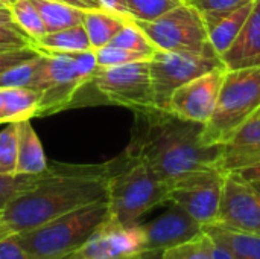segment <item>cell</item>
<instances>
[{"label": "cell", "mask_w": 260, "mask_h": 259, "mask_svg": "<svg viewBox=\"0 0 260 259\" xmlns=\"http://www.w3.org/2000/svg\"><path fill=\"white\" fill-rule=\"evenodd\" d=\"M203 125L155 107L134 111L126 151L140 157L168 186L207 169H222V145L201 140Z\"/></svg>", "instance_id": "cell-1"}, {"label": "cell", "mask_w": 260, "mask_h": 259, "mask_svg": "<svg viewBox=\"0 0 260 259\" xmlns=\"http://www.w3.org/2000/svg\"><path fill=\"white\" fill-rule=\"evenodd\" d=\"M110 162L101 165L53 163L38 183L0 211V229L20 234L64 214L107 200Z\"/></svg>", "instance_id": "cell-2"}, {"label": "cell", "mask_w": 260, "mask_h": 259, "mask_svg": "<svg viewBox=\"0 0 260 259\" xmlns=\"http://www.w3.org/2000/svg\"><path fill=\"white\" fill-rule=\"evenodd\" d=\"M169 186L145 160L123 151L110 162L107 185L108 215L122 224L139 223L140 217L168 203Z\"/></svg>", "instance_id": "cell-3"}, {"label": "cell", "mask_w": 260, "mask_h": 259, "mask_svg": "<svg viewBox=\"0 0 260 259\" xmlns=\"http://www.w3.org/2000/svg\"><path fill=\"white\" fill-rule=\"evenodd\" d=\"M259 113L260 67L225 70L215 111L203 125V143H229Z\"/></svg>", "instance_id": "cell-4"}, {"label": "cell", "mask_w": 260, "mask_h": 259, "mask_svg": "<svg viewBox=\"0 0 260 259\" xmlns=\"http://www.w3.org/2000/svg\"><path fill=\"white\" fill-rule=\"evenodd\" d=\"M107 214V200L96 202L15 234V238L32 259H64L93 234Z\"/></svg>", "instance_id": "cell-5"}, {"label": "cell", "mask_w": 260, "mask_h": 259, "mask_svg": "<svg viewBox=\"0 0 260 259\" xmlns=\"http://www.w3.org/2000/svg\"><path fill=\"white\" fill-rule=\"evenodd\" d=\"M136 23L157 50L216 55L209 43L203 14L187 2L172 8L152 21Z\"/></svg>", "instance_id": "cell-6"}, {"label": "cell", "mask_w": 260, "mask_h": 259, "mask_svg": "<svg viewBox=\"0 0 260 259\" xmlns=\"http://www.w3.org/2000/svg\"><path fill=\"white\" fill-rule=\"evenodd\" d=\"M87 85H93L107 102L133 111L154 107L149 60L111 67L98 66Z\"/></svg>", "instance_id": "cell-7"}, {"label": "cell", "mask_w": 260, "mask_h": 259, "mask_svg": "<svg viewBox=\"0 0 260 259\" xmlns=\"http://www.w3.org/2000/svg\"><path fill=\"white\" fill-rule=\"evenodd\" d=\"M224 67L218 55L157 50L149 60L154 107L168 111L172 93L186 82Z\"/></svg>", "instance_id": "cell-8"}, {"label": "cell", "mask_w": 260, "mask_h": 259, "mask_svg": "<svg viewBox=\"0 0 260 259\" xmlns=\"http://www.w3.org/2000/svg\"><path fill=\"white\" fill-rule=\"evenodd\" d=\"M146 235L143 224H122L108 214L93 234L64 259L145 258Z\"/></svg>", "instance_id": "cell-9"}, {"label": "cell", "mask_w": 260, "mask_h": 259, "mask_svg": "<svg viewBox=\"0 0 260 259\" xmlns=\"http://www.w3.org/2000/svg\"><path fill=\"white\" fill-rule=\"evenodd\" d=\"M225 174L207 169L189 176L169 186L168 203L175 205L195 218L203 227L218 221Z\"/></svg>", "instance_id": "cell-10"}, {"label": "cell", "mask_w": 260, "mask_h": 259, "mask_svg": "<svg viewBox=\"0 0 260 259\" xmlns=\"http://www.w3.org/2000/svg\"><path fill=\"white\" fill-rule=\"evenodd\" d=\"M44 56L43 72L35 87L40 92L37 116H47L69 108L76 93L87 85L72 53H44Z\"/></svg>", "instance_id": "cell-11"}, {"label": "cell", "mask_w": 260, "mask_h": 259, "mask_svg": "<svg viewBox=\"0 0 260 259\" xmlns=\"http://www.w3.org/2000/svg\"><path fill=\"white\" fill-rule=\"evenodd\" d=\"M225 70V67L213 69L178 87L171 96L168 111L180 119L206 125L215 111Z\"/></svg>", "instance_id": "cell-12"}, {"label": "cell", "mask_w": 260, "mask_h": 259, "mask_svg": "<svg viewBox=\"0 0 260 259\" xmlns=\"http://www.w3.org/2000/svg\"><path fill=\"white\" fill-rule=\"evenodd\" d=\"M218 224L260 235V194L253 183L236 172L224 179Z\"/></svg>", "instance_id": "cell-13"}, {"label": "cell", "mask_w": 260, "mask_h": 259, "mask_svg": "<svg viewBox=\"0 0 260 259\" xmlns=\"http://www.w3.org/2000/svg\"><path fill=\"white\" fill-rule=\"evenodd\" d=\"M143 229L146 235L145 258L148 259L183 244L203 232V226L175 205L151 223L143 224Z\"/></svg>", "instance_id": "cell-14"}, {"label": "cell", "mask_w": 260, "mask_h": 259, "mask_svg": "<svg viewBox=\"0 0 260 259\" xmlns=\"http://www.w3.org/2000/svg\"><path fill=\"white\" fill-rule=\"evenodd\" d=\"M221 61L227 70L260 67V0H254L248 18Z\"/></svg>", "instance_id": "cell-15"}, {"label": "cell", "mask_w": 260, "mask_h": 259, "mask_svg": "<svg viewBox=\"0 0 260 259\" xmlns=\"http://www.w3.org/2000/svg\"><path fill=\"white\" fill-rule=\"evenodd\" d=\"M256 163H260V113L222 145L221 168L224 172H232Z\"/></svg>", "instance_id": "cell-16"}, {"label": "cell", "mask_w": 260, "mask_h": 259, "mask_svg": "<svg viewBox=\"0 0 260 259\" xmlns=\"http://www.w3.org/2000/svg\"><path fill=\"white\" fill-rule=\"evenodd\" d=\"M253 3L254 2L229 12L203 14L209 43L218 56H222V53L233 44L253 9Z\"/></svg>", "instance_id": "cell-17"}, {"label": "cell", "mask_w": 260, "mask_h": 259, "mask_svg": "<svg viewBox=\"0 0 260 259\" xmlns=\"http://www.w3.org/2000/svg\"><path fill=\"white\" fill-rule=\"evenodd\" d=\"M17 168L15 174L37 176L47 169L43 145L29 121L17 122Z\"/></svg>", "instance_id": "cell-18"}, {"label": "cell", "mask_w": 260, "mask_h": 259, "mask_svg": "<svg viewBox=\"0 0 260 259\" xmlns=\"http://www.w3.org/2000/svg\"><path fill=\"white\" fill-rule=\"evenodd\" d=\"M203 231L238 259H260V235L225 227L218 223L207 224Z\"/></svg>", "instance_id": "cell-19"}, {"label": "cell", "mask_w": 260, "mask_h": 259, "mask_svg": "<svg viewBox=\"0 0 260 259\" xmlns=\"http://www.w3.org/2000/svg\"><path fill=\"white\" fill-rule=\"evenodd\" d=\"M41 53H75L91 50L88 35L82 24L56 32H47L34 43Z\"/></svg>", "instance_id": "cell-20"}, {"label": "cell", "mask_w": 260, "mask_h": 259, "mask_svg": "<svg viewBox=\"0 0 260 259\" xmlns=\"http://www.w3.org/2000/svg\"><path fill=\"white\" fill-rule=\"evenodd\" d=\"M125 23L126 20L116 14H111L105 9H93L85 11L82 26L88 35L91 49L98 50L110 44V41L125 26Z\"/></svg>", "instance_id": "cell-21"}, {"label": "cell", "mask_w": 260, "mask_h": 259, "mask_svg": "<svg viewBox=\"0 0 260 259\" xmlns=\"http://www.w3.org/2000/svg\"><path fill=\"white\" fill-rule=\"evenodd\" d=\"M38 9L47 32H56L82 24L85 11L55 0H30Z\"/></svg>", "instance_id": "cell-22"}, {"label": "cell", "mask_w": 260, "mask_h": 259, "mask_svg": "<svg viewBox=\"0 0 260 259\" xmlns=\"http://www.w3.org/2000/svg\"><path fill=\"white\" fill-rule=\"evenodd\" d=\"M5 124L29 121L37 116L40 92L32 89H2Z\"/></svg>", "instance_id": "cell-23"}, {"label": "cell", "mask_w": 260, "mask_h": 259, "mask_svg": "<svg viewBox=\"0 0 260 259\" xmlns=\"http://www.w3.org/2000/svg\"><path fill=\"white\" fill-rule=\"evenodd\" d=\"M44 53H40L38 56L21 63L5 73L0 75V90L2 89H32L35 90L43 66H44Z\"/></svg>", "instance_id": "cell-24"}, {"label": "cell", "mask_w": 260, "mask_h": 259, "mask_svg": "<svg viewBox=\"0 0 260 259\" xmlns=\"http://www.w3.org/2000/svg\"><path fill=\"white\" fill-rule=\"evenodd\" d=\"M15 26L34 43L46 34L44 23L35 5L30 0H14L9 6Z\"/></svg>", "instance_id": "cell-25"}, {"label": "cell", "mask_w": 260, "mask_h": 259, "mask_svg": "<svg viewBox=\"0 0 260 259\" xmlns=\"http://www.w3.org/2000/svg\"><path fill=\"white\" fill-rule=\"evenodd\" d=\"M158 259H213V240L203 231L195 238L165 250Z\"/></svg>", "instance_id": "cell-26"}, {"label": "cell", "mask_w": 260, "mask_h": 259, "mask_svg": "<svg viewBox=\"0 0 260 259\" xmlns=\"http://www.w3.org/2000/svg\"><path fill=\"white\" fill-rule=\"evenodd\" d=\"M110 44L140 52L152 58V55L157 52V47L149 41V38L145 35V32L137 26L136 21H126L125 26L116 34V37L110 41Z\"/></svg>", "instance_id": "cell-27"}, {"label": "cell", "mask_w": 260, "mask_h": 259, "mask_svg": "<svg viewBox=\"0 0 260 259\" xmlns=\"http://www.w3.org/2000/svg\"><path fill=\"white\" fill-rule=\"evenodd\" d=\"M131 18L134 21H152L171 11L172 8L184 3L183 0H125Z\"/></svg>", "instance_id": "cell-28"}, {"label": "cell", "mask_w": 260, "mask_h": 259, "mask_svg": "<svg viewBox=\"0 0 260 259\" xmlns=\"http://www.w3.org/2000/svg\"><path fill=\"white\" fill-rule=\"evenodd\" d=\"M41 174H37V176L0 174V211L8 203H11L15 197H18L20 194L32 189L38 183Z\"/></svg>", "instance_id": "cell-29"}, {"label": "cell", "mask_w": 260, "mask_h": 259, "mask_svg": "<svg viewBox=\"0 0 260 259\" xmlns=\"http://www.w3.org/2000/svg\"><path fill=\"white\" fill-rule=\"evenodd\" d=\"M17 122H9L0 131V174H15L17 168Z\"/></svg>", "instance_id": "cell-30"}, {"label": "cell", "mask_w": 260, "mask_h": 259, "mask_svg": "<svg viewBox=\"0 0 260 259\" xmlns=\"http://www.w3.org/2000/svg\"><path fill=\"white\" fill-rule=\"evenodd\" d=\"M96 52V60L98 66L101 67H111V66H122L128 63H136V61H146L151 60V56L140 53V52H133L114 44H107Z\"/></svg>", "instance_id": "cell-31"}, {"label": "cell", "mask_w": 260, "mask_h": 259, "mask_svg": "<svg viewBox=\"0 0 260 259\" xmlns=\"http://www.w3.org/2000/svg\"><path fill=\"white\" fill-rule=\"evenodd\" d=\"M26 47H35L34 41L23 34L18 27L0 24V52L18 50Z\"/></svg>", "instance_id": "cell-32"}, {"label": "cell", "mask_w": 260, "mask_h": 259, "mask_svg": "<svg viewBox=\"0 0 260 259\" xmlns=\"http://www.w3.org/2000/svg\"><path fill=\"white\" fill-rule=\"evenodd\" d=\"M189 5L197 8L201 14H218L238 9L254 0H186Z\"/></svg>", "instance_id": "cell-33"}, {"label": "cell", "mask_w": 260, "mask_h": 259, "mask_svg": "<svg viewBox=\"0 0 260 259\" xmlns=\"http://www.w3.org/2000/svg\"><path fill=\"white\" fill-rule=\"evenodd\" d=\"M41 52H38L35 47H26V49H18V50H8V52H0V75L5 73L6 70L26 63L35 56H38Z\"/></svg>", "instance_id": "cell-34"}, {"label": "cell", "mask_w": 260, "mask_h": 259, "mask_svg": "<svg viewBox=\"0 0 260 259\" xmlns=\"http://www.w3.org/2000/svg\"><path fill=\"white\" fill-rule=\"evenodd\" d=\"M0 259H32L30 255L18 244L15 234L0 240Z\"/></svg>", "instance_id": "cell-35"}, {"label": "cell", "mask_w": 260, "mask_h": 259, "mask_svg": "<svg viewBox=\"0 0 260 259\" xmlns=\"http://www.w3.org/2000/svg\"><path fill=\"white\" fill-rule=\"evenodd\" d=\"M102 9L111 12V14H116L119 17H122L123 20L126 21H134L131 18V14L128 11V6H126V2L125 0H99Z\"/></svg>", "instance_id": "cell-36"}, {"label": "cell", "mask_w": 260, "mask_h": 259, "mask_svg": "<svg viewBox=\"0 0 260 259\" xmlns=\"http://www.w3.org/2000/svg\"><path fill=\"white\" fill-rule=\"evenodd\" d=\"M232 172H236L238 176H241L244 180H247V182H250V183L260 182V163L251 165V166H247V168H242V169H239V171H232Z\"/></svg>", "instance_id": "cell-37"}, {"label": "cell", "mask_w": 260, "mask_h": 259, "mask_svg": "<svg viewBox=\"0 0 260 259\" xmlns=\"http://www.w3.org/2000/svg\"><path fill=\"white\" fill-rule=\"evenodd\" d=\"M55 2H62L70 6H75L82 11H93V9H102L99 0H55Z\"/></svg>", "instance_id": "cell-38"}, {"label": "cell", "mask_w": 260, "mask_h": 259, "mask_svg": "<svg viewBox=\"0 0 260 259\" xmlns=\"http://www.w3.org/2000/svg\"><path fill=\"white\" fill-rule=\"evenodd\" d=\"M213 259H238L229 249L213 241Z\"/></svg>", "instance_id": "cell-39"}, {"label": "cell", "mask_w": 260, "mask_h": 259, "mask_svg": "<svg viewBox=\"0 0 260 259\" xmlns=\"http://www.w3.org/2000/svg\"><path fill=\"white\" fill-rule=\"evenodd\" d=\"M0 24L17 27L15 23H14V20H12L11 11H9V8H6V6H0Z\"/></svg>", "instance_id": "cell-40"}, {"label": "cell", "mask_w": 260, "mask_h": 259, "mask_svg": "<svg viewBox=\"0 0 260 259\" xmlns=\"http://www.w3.org/2000/svg\"><path fill=\"white\" fill-rule=\"evenodd\" d=\"M0 124H5V110H3V98L0 92Z\"/></svg>", "instance_id": "cell-41"}, {"label": "cell", "mask_w": 260, "mask_h": 259, "mask_svg": "<svg viewBox=\"0 0 260 259\" xmlns=\"http://www.w3.org/2000/svg\"><path fill=\"white\" fill-rule=\"evenodd\" d=\"M12 2H14V0H0V3H2L3 6H6V8H8Z\"/></svg>", "instance_id": "cell-42"}, {"label": "cell", "mask_w": 260, "mask_h": 259, "mask_svg": "<svg viewBox=\"0 0 260 259\" xmlns=\"http://www.w3.org/2000/svg\"><path fill=\"white\" fill-rule=\"evenodd\" d=\"M6 235H11V234H6L5 231H2V229H0V240H2V238H5Z\"/></svg>", "instance_id": "cell-43"}, {"label": "cell", "mask_w": 260, "mask_h": 259, "mask_svg": "<svg viewBox=\"0 0 260 259\" xmlns=\"http://www.w3.org/2000/svg\"><path fill=\"white\" fill-rule=\"evenodd\" d=\"M253 186L259 191V194H260V182H256V183H253Z\"/></svg>", "instance_id": "cell-44"}, {"label": "cell", "mask_w": 260, "mask_h": 259, "mask_svg": "<svg viewBox=\"0 0 260 259\" xmlns=\"http://www.w3.org/2000/svg\"><path fill=\"white\" fill-rule=\"evenodd\" d=\"M139 259H148V258H139Z\"/></svg>", "instance_id": "cell-45"}, {"label": "cell", "mask_w": 260, "mask_h": 259, "mask_svg": "<svg viewBox=\"0 0 260 259\" xmlns=\"http://www.w3.org/2000/svg\"><path fill=\"white\" fill-rule=\"evenodd\" d=\"M0 6H3V5H2V3H0Z\"/></svg>", "instance_id": "cell-46"}, {"label": "cell", "mask_w": 260, "mask_h": 259, "mask_svg": "<svg viewBox=\"0 0 260 259\" xmlns=\"http://www.w3.org/2000/svg\"><path fill=\"white\" fill-rule=\"evenodd\" d=\"M183 2H186V0H183Z\"/></svg>", "instance_id": "cell-47"}]
</instances>
